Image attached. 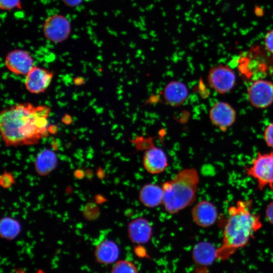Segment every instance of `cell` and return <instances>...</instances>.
<instances>
[{
	"instance_id": "obj_1",
	"label": "cell",
	"mask_w": 273,
	"mask_h": 273,
	"mask_svg": "<svg viewBox=\"0 0 273 273\" xmlns=\"http://www.w3.org/2000/svg\"><path fill=\"white\" fill-rule=\"evenodd\" d=\"M51 108L29 103H19L4 109L0 114L2 138L6 146L31 145L50 132Z\"/></svg>"
},
{
	"instance_id": "obj_2",
	"label": "cell",
	"mask_w": 273,
	"mask_h": 273,
	"mask_svg": "<svg viewBox=\"0 0 273 273\" xmlns=\"http://www.w3.org/2000/svg\"><path fill=\"white\" fill-rule=\"evenodd\" d=\"M251 200H240L228 209V217L223 227L222 242L216 249V259H229L245 246L253 235L262 227L259 215L251 210Z\"/></svg>"
},
{
	"instance_id": "obj_3",
	"label": "cell",
	"mask_w": 273,
	"mask_h": 273,
	"mask_svg": "<svg viewBox=\"0 0 273 273\" xmlns=\"http://www.w3.org/2000/svg\"><path fill=\"white\" fill-rule=\"evenodd\" d=\"M199 183V175L194 168L183 169L164 182L162 204L165 211L174 214L192 205L196 199Z\"/></svg>"
},
{
	"instance_id": "obj_4",
	"label": "cell",
	"mask_w": 273,
	"mask_h": 273,
	"mask_svg": "<svg viewBox=\"0 0 273 273\" xmlns=\"http://www.w3.org/2000/svg\"><path fill=\"white\" fill-rule=\"evenodd\" d=\"M245 170L248 175L256 179L259 190L268 187L273 191V151L258 153Z\"/></svg>"
},
{
	"instance_id": "obj_5",
	"label": "cell",
	"mask_w": 273,
	"mask_h": 273,
	"mask_svg": "<svg viewBox=\"0 0 273 273\" xmlns=\"http://www.w3.org/2000/svg\"><path fill=\"white\" fill-rule=\"evenodd\" d=\"M207 79L210 87L220 94L230 92L236 82L234 72L228 65L223 64L212 67L209 71Z\"/></svg>"
},
{
	"instance_id": "obj_6",
	"label": "cell",
	"mask_w": 273,
	"mask_h": 273,
	"mask_svg": "<svg viewBox=\"0 0 273 273\" xmlns=\"http://www.w3.org/2000/svg\"><path fill=\"white\" fill-rule=\"evenodd\" d=\"M250 104L258 109H265L273 103V82L266 79L254 81L247 89Z\"/></svg>"
},
{
	"instance_id": "obj_7",
	"label": "cell",
	"mask_w": 273,
	"mask_h": 273,
	"mask_svg": "<svg viewBox=\"0 0 273 273\" xmlns=\"http://www.w3.org/2000/svg\"><path fill=\"white\" fill-rule=\"evenodd\" d=\"M42 30L48 39L53 42H61L68 37L71 31V25L65 16L55 14L45 20Z\"/></svg>"
},
{
	"instance_id": "obj_8",
	"label": "cell",
	"mask_w": 273,
	"mask_h": 273,
	"mask_svg": "<svg viewBox=\"0 0 273 273\" xmlns=\"http://www.w3.org/2000/svg\"><path fill=\"white\" fill-rule=\"evenodd\" d=\"M236 112L229 103L218 102L210 108L209 118L212 123L221 131H226L235 122Z\"/></svg>"
},
{
	"instance_id": "obj_9",
	"label": "cell",
	"mask_w": 273,
	"mask_h": 273,
	"mask_svg": "<svg viewBox=\"0 0 273 273\" xmlns=\"http://www.w3.org/2000/svg\"><path fill=\"white\" fill-rule=\"evenodd\" d=\"M54 73L45 68L34 66L26 75L25 86L31 94L43 93L50 85Z\"/></svg>"
},
{
	"instance_id": "obj_10",
	"label": "cell",
	"mask_w": 273,
	"mask_h": 273,
	"mask_svg": "<svg viewBox=\"0 0 273 273\" xmlns=\"http://www.w3.org/2000/svg\"><path fill=\"white\" fill-rule=\"evenodd\" d=\"M7 69L16 75H26L34 66V61L28 52L15 49L9 52L5 58Z\"/></svg>"
},
{
	"instance_id": "obj_11",
	"label": "cell",
	"mask_w": 273,
	"mask_h": 273,
	"mask_svg": "<svg viewBox=\"0 0 273 273\" xmlns=\"http://www.w3.org/2000/svg\"><path fill=\"white\" fill-rule=\"evenodd\" d=\"M142 161L145 169L152 174L163 172L168 164L165 152L161 148L154 146L145 151Z\"/></svg>"
},
{
	"instance_id": "obj_12",
	"label": "cell",
	"mask_w": 273,
	"mask_h": 273,
	"mask_svg": "<svg viewBox=\"0 0 273 273\" xmlns=\"http://www.w3.org/2000/svg\"><path fill=\"white\" fill-rule=\"evenodd\" d=\"M215 206L210 202L202 200L193 207L191 215L194 222L202 228H208L213 225L217 218Z\"/></svg>"
},
{
	"instance_id": "obj_13",
	"label": "cell",
	"mask_w": 273,
	"mask_h": 273,
	"mask_svg": "<svg viewBox=\"0 0 273 273\" xmlns=\"http://www.w3.org/2000/svg\"><path fill=\"white\" fill-rule=\"evenodd\" d=\"M129 240L137 244L148 243L153 234L152 226L145 218L139 217L130 221L127 225Z\"/></svg>"
},
{
	"instance_id": "obj_14",
	"label": "cell",
	"mask_w": 273,
	"mask_h": 273,
	"mask_svg": "<svg viewBox=\"0 0 273 273\" xmlns=\"http://www.w3.org/2000/svg\"><path fill=\"white\" fill-rule=\"evenodd\" d=\"M163 97L166 103L172 107L183 104L187 99L189 90L183 82L173 80L168 82L163 90Z\"/></svg>"
},
{
	"instance_id": "obj_15",
	"label": "cell",
	"mask_w": 273,
	"mask_h": 273,
	"mask_svg": "<svg viewBox=\"0 0 273 273\" xmlns=\"http://www.w3.org/2000/svg\"><path fill=\"white\" fill-rule=\"evenodd\" d=\"M163 191L162 187L147 184L141 189L139 194L140 202L145 207L154 208L162 204Z\"/></svg>"
},
{
	"instance_id": "obj_16",
	"label": "cell",
	"mask_w": 273,
	"mask_h": 273,
	"mask_svg": "<svg viewBox=\"0 0 273 273\" xmlns=\"http://www.w3.org/2000/svg\"><path fill=\"white\" fill-rule=\"evenodd\" d=\"M216 249L208 242L202 241L197 243L192 250L195 263L201 266L210 265L217 259Z\"/></svg>"
},
{
	"instance_id": "obj_17",
	"label": "cell",
	"mask_w": 273,
	"mask_h": 273,
	"mask_svg": "<svg viewBox=\"0 0 273 273\" xmlns=\"http://www.w3.org/2000/svg\"><path fill=\"white\" fill-rule=\"evenodd\" d=\"M95 254L98 262L109 264L115 262L118 258L119 248L115 242L106 239L101 242L97 246Z\"/></svg>"
},
{
	"instance_id": "obj_18",
	"label": "cell",
	"mask_w": 273,
	"mask_h": 273,
	"mask_svg": "<svg viewBox=\"0 0 273 273\" xmlns=\"http://www.w3.org/2000/svg\"><path fill=\"white\" fill-rule=\"evenodd\" d=\"M57 161V156L53 150L43 149L36 156L34 162L35 170L40 175H46L56 167Z\"/></svg>"
},
{
	"instance_id": "obj_19",
	"label": "cell",
	"mask_w": 273,
	"mask_h": 273,
	"mask_svg": "<svg viewBox=\"0 0 273 273\" xmlns=\"http://www.w3.org/2000/svg\"><path fill=\"white\" fill-rule=\"evenodd\" d=\"M21 226L15 219L5 217L1 221V235L7 240L15 239L20 233Z\"/></svg>"
},
{
	"instance_id": "obj_20",
	"label": "cell",
	"mask_w": 273,
	"mask_h": 273,
	"mask_svg": "<svg viewBox=\"0 0 273 273\" xmlns=\"http://www.w3.org/2000/svg\"><path fill=\"white\" fill-rule=\"evenodd\" d=\"M111 273H138L136 266L128 260H119L113 266Z\"/></svg>"
},
{
	"instance_id": "obj_21",
	"label": "cell",
	"mask_w": 273,
	"mask_h": 273,
	"mask_svg": "<svg viewBox=\"0 0 273 273\" xmlns=\"http://www.w3.org/2000/svg\"><path fill=\"white\" fill-rule=\"evenodd\" d=\"M15 183L13 174L10 172H5L1 176L0 183L2 187L8 189L13 186Z\"/></svg>"
},
{
	"instance_id": "obj_22",
	"label": "cell",
	"mask_w": 273,
	"mask_h": 273,
	"mask_svg": "<svg viewBox=\"0 0 273 273\" xmlns=\"http://www.w3.org/2000/svg\"><path fill=\"white\" fill-rule=\"evenodd\" d=\"M264 47L267 52L273 55V29L268 30L265 34Z\"/></svg>"
},
{
	"instance_id": "obj_23",
	"label": "cell",
	"mask_w": 273,
	"mask_h": 273,
	"mask_svg": "<svg viewBox=\"0 0 273 273\" xmlns=\"http://www.w3.org/2000/svg\"><path fill=\"white\" fill-rule=\"evenodd\" d=\"M264 140L269 147L273 148V123L268 124L264 129Z\"/></svg>"
},
{
	"instance_id": "obj_24",
	"label": "cell",
	"mask_w": 273,
	"mask_h": 273,
	"mask_svg": "<svg viewBox=\"0 0 273 273\" xmlns=\"http://www.w3.org/2000/svg\"><path fill=\"white\" fill-rule=\"evenodd\" d=\"M20 0H0V7L2 10H12L20 5Z\"/></svg>"
},
{
	"instance_id": "obj_25",
	"label": "cell",
	"mask_w": 273,
	"mask_h": 273,
	"mask_svg": "<svg viewBox=\"0 0 273 273\" xmlns=\"http://www.w3.org/2000/svg\"><path fill=\"white\" fill-rule=\"evenodd\" d=\"M265 216L268 221L273 225V201L267 205L265 210Z\"/></svg>"
},
{
	"instance_id": "obj_26",
	"label": "cell",
	"mask_w": 273,
	"mask_h": 273,
	"mask_svg": "<svg viewBox=\"0 0 273 273\" xmlns=\"http://www.w3.org/2000/svg\"><path fill=\"white\" fill-rule=\"evenodd\" d=\"M82 0H63L65 5L73 7L79 5Z\"/></svg>"
}]
</instances>
